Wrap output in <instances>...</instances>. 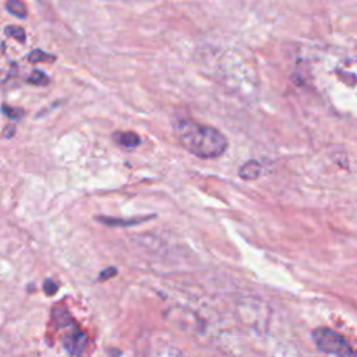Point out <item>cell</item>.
Returning a JSON list of instances; mask_svg holds the SVG:
<instances>
[{
  "label": "cell",
  "mask_w": 357,
  "mask_h": 357,
  "mask_svg": "<svg viewBox=\"0 0 357 357\" xmlns=\"http://www.w3.org/2000/svg\"><path fill=\"white\" fill-rule=\"evenodd\" d=\"M173 130L181 146L198 158H218L227 148V138L212 126L181 119L173 124Z\"/></svg>",
  "instance_id": "obj_1"
},
{
  "label": "cell",
  "mask_w": 357,
  "mask_h": 357,
  "mask_svg": "<svg viewBox=\"0 0 357 357\" xmlns=\"http://www.w3.org/2000/svg\"><path fill=\"white\" fill-rule=\"evenodd\" d=\"M314 342L319 350L336 357H356L350 343L337 332L328 328H318L312 333Z\"/></svg>",
  "instance_id": "obj_2"
},
{
  "label": "cell",
  "mask_w": 357,
  "mask_h": 357,
  "mask_svg": "<svg viewBox=\"0 0 357 357\" xmlns=\"http://www.w3.org/2000/svg\"><path fill=\"white\" fill-rule=\"evenodd\" d=\"M63 343H64V347L68 350V353L78 354L84 350V347L86 344V336H85V333L75 331V332L67 335L64 337Z\"/></svg>",
  "instance_id": "obj_3"
},
{
  "label": "cell",
  "mask_w": 357,
  "mask_h": 357,
  "mask_svg": "<svg viewBox=\"0 0 357 357\" xmlns=\"http://www.w3.org/2000/svg\"><path fill=\"white\" fill-rule=\"evenodd\" d=\"M113 139L124 149H134L141 144L139 135L132 131H117L113 134Z\"/></svg>",
  "instance_id": "obj_4"
},
{
  "label": "cell",
  "mask_w": 357,
  "mask_h": 357,
  "mask_svg": "<svg viewBox=\"0 0 357 357\" xmlns=\"http://www.w3.org/2000/svg\"><path fill=\"white\" fill-rule=\"evenodd\" d=\"M155 218L153 215L151 216H139V218H131V219H117V218H106V216H98L96 220H99L100 223L106 225V226H134V225H139L145 220H149Z\"/></svg>",
  "instance_id": "obj_5"
},
{
  "label": "cell",
  "mask_w": 357,
  "mask_h": 357,
  "mask_svg": "<svg viewBox=\"0 0 357 357\" xmlns=\"http://www.w3.org/2000/svg\"><path fill=\"white\" fill-rule=\"evenodd\" d=\"M259 174H261V165L257 160H248L243 163L241 167L238 169V176L247 181L258 178Z\"/></svg>",
  "instance_id": "obj_6"
},
{
  "label": "cell",
  "mask_w": 357,
  "mask_h": 357,
  "mask_svg": "<svg viewBox=\"0 0 357 357\" xmlns=\"http://www.w3.org/2000/svg\"><path fill=\"white\" fill-rule=\"evenodd\" d=\"M6 8L10 14H13L17 18H25L26 14H28L26 6L20 0H8L6 3Z\"/></svg>",
  "instance_id": "obj_7"
},
{
  "label": "cell",
  "mask_w": 357,
  "mask_h": 357,
  "mask_svg": "<svg viewBox=\"0 0 357 357\" xmlns=\"http://www.w3.org/2000/svg\"><path fill=\"white\" fill-rule=\"evenodd\" d=\"M28 61L31 63H39V61H54V56L53 54H49L40 49H35L32 50L29 54H28Z\"/></svg>",
  "instance_id": "obj_8"
},
{
  "label": "cell",
  "mask_w": 357,
  "mask_h": 357,
  "mask_svg": "<svg viewBox=\"0 0 357 357\" xmlns=\"http://www.w3.org/2000/svg\"><path fill=\"white\" fill-rule=\"evenodd\" d=\"M26 81L32 85H38V86H45L49 84V77L40 71V70H33L31 73V75L26 78Z\"/></svg>",
  "instance_id": "obj_9"
},
{
  "label": "cell",
  "mask_w": 357,
  "mask_h": 357,
  "mask_svg": "<svg viewBox=\"0 0 357 357\" xmlns=\"http://www.w3.org/2000/svg\"><path fill=\"white\" fill-rule=\"evenodd\" d=\"M4 33H6L7 36H10V38H14L15 40H18V42H21V43H24L25 39H26L24 28H21V26H18V25H8V26H6V28H4Z\"/></svg>",
  "instance_id": "obj_10"
},
{
  "label": "cell",
  "mask_w": 357,
  "mask_h": 357,
  "mask_svg": "<svg viewBox=\"0 0 357 357\" xmlns=\"http://www.w3.org/2000/svg\"><path fill=\"white\" fill-rule=\"evenodd\" d=\"M1 110H3V113H4L8 119H11V120H18V119H21L22 114H24V110H22V109L11 107V106H7V105H3V106H1Z\"/></svg>",
  "instance_id": "obj_11"
},
{
  "label": "cell",
  "mask_w": 357,
  "mask_h": 357,
  "mask_svg": "<svg viewBox=\"0 0 357 357\" xmlns=\"http://www.w3.org/2000/svg\"><path fill=\"white\" fill-rule=\"evenodd\" d=\"M117 273V269L114 268V266H109V268H106L105 271H102L100 273H99V278H98V280H107V279H110L112 276H114Z\"/></svg>",
  "instance_id": "obj_12"
},
{
  "label": "cell",
  "mask_w": 357,
  "mask_h": 357,
  "mask_svg": "<svg viewBox=\"0 0 357 357\" xmlns=\"http://www.w3.org/2000/svg\"><path fill=\"white\" fill-rule=\"evenodd\" d=\"M43 290H45V293H46L47 296H53V294L57 291V284H56L53 280L47 279V280H45V283H43Z\"/></svg>",
  "instance_id": "obj_13"
}]
</instances>
